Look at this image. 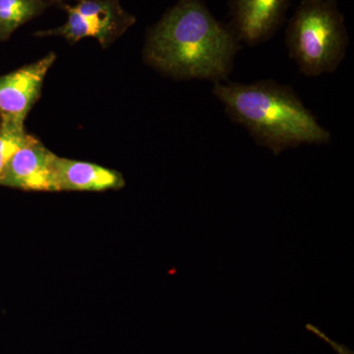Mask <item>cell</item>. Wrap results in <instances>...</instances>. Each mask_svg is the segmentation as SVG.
<instances>
[{"mask_svg": "<svg viewBox=\"0 0 354 354\" xmlns=\"http://www.w3.org/2000/svg\"><path fill=\"white\" fill-rule=\"evenodd\" d=\"M241 46L203 0H178L147 35V64L177 80L227 79Z\"/></svg>", "mask_w": 354, "mask_h": 354, "instance_id": "obj_1", "label": "cell"}, {"mask_svg": "<svg viewBox=\"0 0 354 354\" xmlns=\"http://www.w3.org/2000/svg\"><path fill=\"white\" fill-rule=\"evenodd\" d=\"M212 93L228 118L274 156L302 145H325L332 139L290 85L271 79L252 84L216 82Z\"/></svg>", "mask_w": 354, "mask_h": 354, "instance_id": "obj_2", "label": "cell"}, {"mask_svg": "<svg viewBox=\"0 0 354 354\" xmlns=\"http://www.w3.org/2000/svg\"><path fill=\"white\" fill-rule=\"evenodd\" d=\"M348 44L344 15L335 0H302L286 32L288 55L307 77L335 72L346 57Z\"/></svg>", "mask_w": 354, "mask_h": 354, "instance_id": "obj_3", "label": "cell"}, {"mask_svg": "<svg viewBox=\"0 0 354 354\" xmlns=\"http://www.w3.org/2000/svg\"><path fill=\"white\" fill-rule=\"evenodd\" d=\"M64 9L68 15L64 25L39 31L36 36L64 37L72 44L95 38L106 48L136 22L122 8L120 0H78L75 6H65Z\"/></svg>", "mask_w": 354, "mask_h": 354, "instance_id": "obj_4", "label": "cell"}, {"mask_svg": "<svg viewBox=\"0 0 354 354\" xmlns=\"http://www.w3.org/2000/svg\"><path fill=\"white\" fill-rule=\"evenodd\" d=\"M290 0H230L228 27L239 43L257 46L271 39L285 22Z\"/></svg>", "mask_w": 354, "mask_h": 354, "instance_id": "obj_5", "label": "cell"}, {"mask_svg": "<svg viewBox=\"0 0 354 354\" xmlns=\"http://www.w3.org/2000/svg\"><path fill=\"white\" fill-rule=\"evenodd\" d=\"M57 158L30 135L7 165L1 185L23 190L59 191L55 174Z\"/></svg>", "mask_w": 354, "mask_h": 354, "instance_id": "obj_6", "label": "cell"}, {"mask_svg": "<svg viewBox=\"0 0 354 354\" xmlns=\"http://www.w3.org/2000/svg\"><path fill=\"white\" fill-rule=\"evenodd\" d=\"M55 60V53H50L39 62L0 76V118L24 122Z\"/></svg>", "mask_w": 354, "mask_h": 354, "instance_id": "obj_7", "label": "cell"}, {"mask_svg": "<svg viewBox=\"0 0 354 354\" xmlns=\"http://www.w3.org/2000/svg\"><path fill=\"white\" fill-rule=\"evenodd\" d=\"M55 174L59 191L120 189L125 181L120 172L91 162L57 157Z\"/></svg>", "mask_w": 354, "mask_h": 354, "instance_id": "obj_8", "label": "cell"}, {"mask_svg": "<svg viewBox=\"0 0 354 354\" xmlns=\"http://www.w3.org/2000/svg\"><path fill=\"white\" fill-rule=\"evenodd\" d=\"M46 0H0V41L10 38L20 26L39 15Z\"/></svg>", "mask_w": 354, "mask_h": 354, "instance_id": "obj_9", "label": "cell"}, {"mask_svg": "<svg viewBox=\"0 0 354 354\" xmlns=\"http://www.w3.org/2000/svg\"><path fill=\"white\" fill-rule=\"evenodd\" d=\"M30 135L25 132L24 122L9 118L0 121V185L11 158L25 145Z\"/></svg>", "mask_w": 354, "mask_h": 354, "instance_id": "obj_10", "label": "cell"}, {"mask_svg": "<svg viewBox=\"0 0 354 354\" xmlns=\"http://www.w3.org/2000/svg\"><path fill=\"white\" fill-rule=\"evenodd\" d=\"M51 1L58 2L60 1V0H51Z\"/></svg>", "mask_w": 354, "mask_h": 354, "instance_id": "obj_11", "label": "cell"}, {"mask_svg": "<svg viewBox=\"0 0 354 354\" xmlns=\"http://www.w3.org/2000/svg\"><path fill=\"white\" fill-rule=\"evenodd\" d=\"M0 121H1V118H0Z\"/></svg>", "mask_w": 354, "mask_h": 354, "instance_id": "obj_12", "label": "cell"}]
</instances>
